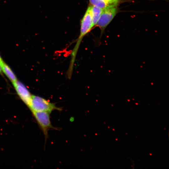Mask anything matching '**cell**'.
Segmentation results:
<instances>
[{
	"mask_svg": "<svg viewBox=\"0 0 169 169\" xmlns=\"http://www.w3.org/2000/svg\"><path fill=\"white\" fill-rule=\"evenodd\" d=\"M28 107L32 112L45 111L51 113L54 110H62L61 108L57 107L55 104L42 97L35 95H32Z\"/></svg>",
	"mask_w": 169,
	"mask_h": 169,
	"instance_id": "obj_2",
	"label": "cell"
},
{
	"mask_svg": "<svg viewBox=\"0 0 169 169\" xmlns=\"http://www.w3.org/2000/svg\"><path fill=\"white\" fill-rule=\"evenodd\" d=\"M117 6H108L103 9L100 18L96 26L103 32L116 15Z\"/></svg>",
	"mask_w": 169,
	"mask_h": 169,
	"instance_id": "obj_4",
	"label": "cell"
},
{
	"mask_svg": "<svg viewBox=\"0 0 169 169\" xmlns=\"http://www.w3.org/2000/svg\"><path fill=\"white\" fill-rule=\"evenodd\" d=\"M0 64L2 71L12 83L17 80L15 74L8 65L3 61Z\"/></svg>",
	"mask_w": 169,
	"mask_h": 169,
	"instance_id": "obj_7",
	"label": "cell"
},
{
	"mask_svg": "<svg viewBox=\"0 0 169 169\" xmlns=\"http://www.w3.org/2000/svg\"><path fill=\"white\" fill-rule=\"evenodd\" d=\"M90 13L94 27L96 25L101 15L103 9L89 4Z\"/></svg>",
	"mask_w": 169,
	"mask_h": 169,
	"instance_id": "obj_6",
	"label": "cell"
},
{
	"mask_svg": "<svg viewBox=\"0 0 169 169\" xmlns=\"http://www.w3.org/2000/svg\"><path fill=\"white\" fill-rule=\"evenodd\" d=\"M2 72H3V71H2V67H1L0 63V74H2Z\"/></svg>",
	"mask_w": 169,
	"mask_h": 169,
	"instance_id": "obj_10",
	"label": "cell"
},
{
	"mask_svg": "<svg viewBox=\"0 0 169 169\" xmlns=\"http://www.w3.org/2000/svg\"><path fill=\"white\" fill-rule=\"evenodd\" d=\"M108 6H117L120 3V0H103Z\"/></svg>",
	"mask_w": 169,
	"mask_h": 169,
	"instance_id": "obj_9",
	"label": "cell"
},
{
	"mask_svg": "<svg viewBox=\"0 0 169 169\" xmlns=\"http://www.w3.org/2000/svg\"><path fill=\"white\" fill-rule=\"evenodd\" d=\"M3 61V60L2 59V58L1 57V56L0 55V63H2Z\"/></svg>",
	"mask_w": 169,
	"mask_h": 169,
	"instance_id": "obj_11",
	"label": "cell"
},
{
	"mask_svg": "<svg viewBox=\"0 0 169 169\" xmlns=\"http://www.w3.org/2000/svg\"><path fill=\"white\" fill-rule=\"evenodd\" d=\"M39 126L41 128L46 140L48 137V131L57 128L52 125L50 120V113L45 111H34L32 112Z\"/></svg>",
	"mask_w": 169,
	"mask_h": 169,
	"instance_id": "obj_3",
	"label": "cell"
},
{
	"mask_svg": "<svg viewBox=\"0 0 169 169\" xmlns=\"http://www.w3.org/2000/svg\"><path fill=\"white\" fill-rule=\"evenodd\" d=\"M90 4L103 9L108 6L103 0H89Z\"/></svg>",
	"mask_w": 169,
	"mask_h": 169,
	"instance_id": "obj_8",
	"label": "cell"
},
{
	"mask_svg": "<svg viewBox=\"0 0 169 169\" xmlns=\"http://www.w3.org/2000/svg\"><path fill=\"white\" fill-rule=\"evenodd\" d=\"M93 27L90 8L89 6L81 20L80 34L71 53L69 65L67 72L68 75L72 74L77 54L83 38Z\"/></svg>",
	"mask_w": 169,
	"mask_h": 169,
	"instance_id": "obj_1",
	"label": "cell"
},
{
	"mask_svg": "<svg viewBox=\"0 0 169 169\" xmlns=\"http://www.w3.org/2000/svg\"><path fill=\"white\" fill-rule=\"evenodd\" d=\"M13 84L21 99L28 107L31 102L32 95L28 89L22 83L17 80L13 82Z\"/></svg>",
	"mask_w": 169,
	"mask_h": 169,
	"instance_id": "obj_5",
	"label": "cell"
}]
</instances>
